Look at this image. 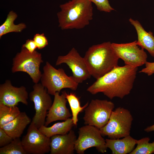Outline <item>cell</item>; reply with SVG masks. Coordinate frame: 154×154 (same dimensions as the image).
Masks as SVG:
<instances>
[{"label":"cell","instance_id":"cell-7","mask_svg":"<svg viewBox=\"0 0 154 154\" xmlns=\"http://www.w3.org/2000/svg\"><path fill=\"white\" fill-rule=\"evenodd\" d=\"M114 107V104L111 101L92 100L84 109V124L102 128L108 123Z\"/></svg>","mask_w":154,"mask_h":154},{"label":"cell","instance_id":"cell-29","mask_svg":"<svg viewBox=\"0 0 154 154\" xmlns=\"http://www.w3.org/2000/svg\"><path fill=\"white\" fill-rule=\"evenodd\" d=\"M22 47L25 48L31 53L33 52L37 48L34 40L29 39L26 40L25 43L22 45Z\"/></svg>","mask_w":154,"mask_h":154},{"label":"cell","instance_id":"cell-22","mask_svg":"<svg viewBox=\"0 0 154 154\" xmlns=\"http://www.w3.org/2000/svg\"><path fill=\"white\" fill-rule=\"evenodd\" d=\"M21 112L17 106H9L0 103V127L12 121Z\"/></svg>","mask_w":154,"mask_h":154},{"label":"cell","instance_id":"cell-18","mask_svg":"<svg viewBox=\"0 0 154 154\" xmlns=\"http://www.w3.org/2000/svg\"><path fill=\"white\" fill-rule=\"evenodd\" d=\"M130 22L135 27L138 36V44L146 50L154 57V36L151 31L147 32L137 20L130 18Z\"/></svg>","mask_w":154,"mask_h":154},{"label":"cell","instance_id":"cell-24","mask_svg":"<svg viewBox=\"0 0 154 154\" xmlns=\"http://www.w3.org/2000/svg\"><path fill=\"white\" fill-rule=\"evenodd\" d=\"M0 154H27L20 137L13 139L9 143L0 148Z\"/></svg>","mask_w":154,"mask_h":154},{"label":"cell","instance_id":"cell-17","mask_svg":"<svg viewBox=\"0 0 154 154\" xmlns=\"http://www.w3.org/2000/svg\"><path fill=\"white\" fill-rule=\"evenodd\" d=\"M31 119L25 112H21L12 121L1 128L13 139L20 137Z\"/></svg>","mask_w":154,"mask_h":154},{"label":"cell","instance_id":"cell-27","mask_svg":"<svg viewBox=\"0 0 154 154\" xmlns=\"http://www.w3.org/2000/svg\"><path fill=\"white\" fill-rule=\"evenodd\" d=\"M13 139L1 128H0V147H2L10 143Z\"/></svg>","mask_w":154,"mask_h":154},{"label":"cell","instance_id":"cell-11","mask_svg":"<svg viewBox=\"0 0 154 154\" xmlns=\"http://www.w3.org/2000/svg\"><path fill=\"white\" fill-rule=\"evenodd\" d=\"M112 45L119 58L123 61L125 65L138 67L147 62V54L144 49L138 44L137 40L125 43H112Z\"/></svg>","mask_w":154,"mask_h":154},{"label":"cell","instance_id":"cell-25","mask_svg":"<svg viewBox=\"0 0 154 154\" xmlns=\"http://www.w3.org/2000/svg\"><path fill=\"white\" fill-rule=\"evenodd\" d=\"M96 5L97 9L101 11L110 12L114 10L110 5L108 0H89Z\"/></svg>","mask_w":154,"mask_h":154},{"label":"cell","instance_id":"cell-23","mask_svg":"<svg viewBox=\"0 0 154 154\" xmlns=\"http://www.w3.org/2000/svg\"><path fill=\"white\" fill-rule=\"evenodd\" d=\"M148 137L137 140V146L129 154H151L154 153V141L149 143Z\"/></svg>","mask_w":154,"mask_h":154},{"label":"cell","instance_id":"cell-8","mask_svg":"<svg viewBox=\"0 0 154 154\" xmlns=\"http://www.w3.org/2000/svg\"><path fill=\"white\" fill-rule=\"evenodd\" d=\"M95 147L99 152H106V142L100 129L86 125L79 129L78 136L75 145V151L78 154H83L87 149Z\"/></svg>","mask_w":154,"mask_h":154},{"label":"cell","instance_id":"cell-12","mask_svg":"<svg viewBox=\"0 0 154 154\" xmlns=\"http://www.w3.org/2000/svg\"><path fill=\"white\" fill-rule=\"evenodd\" d=\"M63 63L66 64L70 69L72 76L78 84L90 78L91 76L84 57L81 56L74 48H72L66 55L58 57L56 65Z\"/></svg>","mask_w":154,"mask_h":154},{"label":"cell","instance_id":"cell-14","mask_svg":"<svg viewBox=\"0 0 154 154\" xmlns=\"http://www.w3.org/2000/svg\"><path fill=\"white\" fill-rule=\"evenodd\" d=\"M50 138V154L74 153L77 138L75 132L72 129L66 134L55 135Z\"/></svg>","mask_w":154,"mask_h":154},{"label":"cell","instance_id":"cell-30","mask_svg":"<svg viewBox=\"0 0 154 154\" xmlns=\"http://www.w3.org/2000/svg\"><path fill=\"white\" fill-rule=\"evenodd\" d=\"M144 131L147 132L154 131V124L147 127L144 129Z\"/></svg>","mask_w":154,"mask_h":154},{"label":"cell","instance_id":"cell-13","mask_svg":"<svg viewBox=\"0 0 154 154\" xmlns=\"http://www.w3.org/2000/svg\"><path fill=\"white\" fill-rule=\"evenodd\" d=\"M28 96L25 86H14L9 80L0 85V103L9 106H17L19 102L27 105Z\"/></svg>","mask_w":154,"mask_h":154},{"label":"cell","instance_id":"cell-15","mask_svg":"<svg viewBox=\"0 0 154 154\" xmlns=\"http://www.w3.org/2000/svg\"><path fill=\"white\" fill-rule=\"evenodd\" d=\"M54 96L53 101L46 115L44 125L46 126L54 121L66 120L72 116L66 107L67 100L63 91L61 95L57 92Z\"/></svg>","mask_w":154,"mask_h":154},{"label":"cell","instance_id":"cell-1","mask_svg":"<svg viewBox=\"0 0 154 154\" xmlns=\"http://www.w3.org/2000/svg\"><path fill=\"white\" fill-rule=\"evenodd\" d=\"M138 67L118 65L96 80L87 89L92 94L102 93L110 99H121L129 94L133 88Z\"/></svg>","mask_w":154,"mask_h":154},{"label":"cell","instance_id":"cell-20","mask_svg":"<svg viewBox=\"0 0 154 154\" xmlns=\"http://www.w3.org/2000/svg\"><path fill=\"white\" fill-rule=\"evenodd\" d=\"M18 17L17 13L13 11H10L4 23L0 26V38L7 33L11 32H21L26 28V25L21 23L15 25L14 22Z\"/></svg>","mask_w":154,"mask_h":154},{"label":"cell","instance_id":"cell-28","mask_svg":"<svg viewBox=\"0 0 154 154\" xmlns=\"http://www.w3.org/2000/svg\"><path fill=\"white\" fill-rule=\"evenodd\" d=\"M145 65V67L142 69L139 72L146 74L149 76L153 74L154 73V62L147 61Z\"/></svg>","mask_w":154,"mask_h":154},{"label":"cell","instance_id":"cell-3","mask_svg":"<svg viewBox=\"0 0 154 154\" xmlns=\"http://www.w3.org/2000/svg\"><path fill=\"white\" fill-rule=\"evenodd\" d=\"M84 58L91 75L96 79L118 66L119 59L110 42L92 46Z\"/></svg>","mask_w":154,"mask_h":154},{"label":"cell","instance_id":"cell-9","mask_svg":"<svg viewBox=\"0 0 154 154\" xmlns=\"http://www.w3.org/2000/svg\"><path fill=\"white\" fill-rule=\"evenodd\" d=\"M50 95L41 83L35 84L29 94L30 100L34 103L35 110L32 122L38 129L44 125L47 111L52 104Z\"/></svg>","mask_w":154,"mask_h":154},{"label":"cell","instance_id":"cell-21","mask_svg":"<svg viewBox=\"0 0 154 154\" xmlns=\"http://www.w3.org/2000/svg\"><path fill=\"white\" fill-rule=\"evenodd\" d=\"M69 104L72 113V119L74 125L76 126L78 121V115L83 111L88 106L89 102H88L83 106H80L79 98L76 94L73 92L67 93L66 91H63Z\"/></svg>","mask_w":154,"mask_h":154},{"label":"cell","instance_id":"cell-5","mask_svg":"<svg viewBox=\"0 0 154 154\" xmlns=\"http://www.w3.org/2000/svg\"><path fill=\"white\" fill-rule=\"evenodd\" d=\"M133 117L127 109L119 107L113 110L107 124L100 129L102 135L117 139L129 135Z\"/></svg>","mask_w":154,"mask_h":154},{"label":"cell","instance_id":"cell-10","mask_svg":"<svg viewBox=\"0 0 154 154\" xmlns=\"http://www.w3.org/2000/svg\"><path fill=\"white\" fill-rule=\"evenodd\" d=\"M27 154H44L50 151V138L41 133L31 121L21 140Z\"/></svg>","mask_w":154,"mask_h":154},{"label":"cell","instance_id":"cell-19","mask_svg":"<svg viewBox=\"0 0 154 154\" xmlns=\"http://www.w3.org/2000/svg\"><path fill=\"white\" fill-rule=\"evenodd\" d=\"M74 126L72 118H69L62 122H58L50 127L44 125L38 129L47 137L50 138L55 135H63L68 133Z\"/></svg>","mask_w":154,"mask_h":154},{"label":"cell","instance_id":"cell-4","mask_svg":"<svg viewBox=\"0 0 154 154\" xmlns=\"http://www.w3.org/2000/svg\"><path fill=\"white\" fill-rule=\"evenodd\" d=\"M43 70L40 80L41 84L50 95H54L64 88H69L73 91L77 89L79 84L72 76H68L62 68L56 69L46 62Z\"/></svg>","mask_w":154,"mask_h":154},{"label":"cell","instance_id":"cell-16","mask_svg":"<svg viewBox=\"0 0 154 154\" xmlns=\"http://www.w3.org/2000/svg\"><path fill=\"white\" fill-rule=\"evenodd\" d=\"M105 140L106 147L113 154H129L134 149L137 141L130 135L122 139H106Z\"/></svg>","mask_w":154,"mask_h":154},{"label":"cell","instance_id":"cell-2","mask_svg":"<svg viewBox=\"0 0 154 154\" xmlns=\"http://www.w3.org/2000/svg\"><path fill=\"white\" fill-rule=\"evenodd\" d=\"M92 3L89 0H70L60 5L59 27L63 30L80 29L88 25L93 19Z\"/></svg>","mask_w":154,"mask_h":154},{"label":"cell","instance_id":"cell-26","mask_svg":"<svg viewBox=\"0 0 154 154\" xmlns=\"http://www.w3.org/2000/svg\"><path fill=\"white\" fill-rule=\"evenodd\" d=\"M33 40L35 42L37 48L39 49L44 48L48 44V40L43 33L36 34Z\"/></svg>","mask_w":154,"mask_h":154},{"label":"cell","instance_id":"cell-6","mask_svg":"<svg viewBox=\"0 0 154 154\" xmlns=\"http://www.w3.org/2000/svg\"><path fill=\"white\" fill-rule=\"evenodd\" d=\"M43 62L40 53L36 50L31 53L22 47L21 51L13 59L11 71L13 73L19 72L27 73L35 84L37 83L42 75L40 67Z\"/></svg>","mask_w":154,"mask_h":154}]
</instances>
